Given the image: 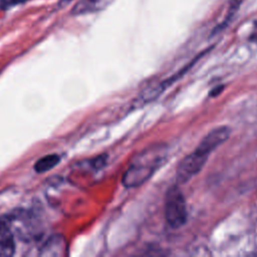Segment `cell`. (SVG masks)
<instances>
[{
    "label": "cell",
    "mask_w": 257,
    "mask_h": 257,
    "mask_svg": "<svg viewBox=\"0 0 257 257\" xmlns=\"http://www.w3.org/2000/svg\"><path fill=\"white\" fill-rule=\"evenodd\" d=\"M14 251V232L7 218H0V256H11Z\"/></svg>",
    "instance_id": "5b68a950"
},
{
    "label": "cell",
    "mask_w": 257,
    "mask_h": 257,
    "mask_svg": "<svg viewBox=\"0 0 257 257\" xmlns=\"http://www.w3.org/2000/svg\"><path fill=\"white\" fill-rule=\"evenodd\" d=\"M24 1H26V0H0V6H1V8L6 9V8L12 7L14 5H17L19 3H22Z\"/></svg>",
    "instance_id": "30bf717a"
},
{
    "label": "cell",
    "mask_w": 257,
    "mask_h": 257,
    "mask_svg": "<svg viewBox=\"0 0 257 257\" xmlns=\"http://www.w3.org/2000/svg\"><path fill=\"white\" fill-rule=\"evenodd\" d=\"M65 250V241L60 236H52L47 239L41 249L40 255L44 256H59L63 255Z\"/></svg>",
    "instance_id": "52a82bcc"
},
{
    "label": "cell",
    "mask_w": 257,
    "mask_h": 257,
    "mask_svg": "<svg viewBox=\"0 0 257 257\" xmlns=\"http://www.w3.org/2000/svg\"><path fill=\"white\" fill-rule=\"evenodd\" d=\"M71 0H60V3L61 4H65V3H68V2H70Z\"/></svg>",
    "instance_id": "8fae6325"
},
{
    "label": "cell",
    "mask_w": 257,
    "mask_h": 257,
    "mask_svg": "<svg viewBox=\"0 0 257 257\" xmlns=\"http://www.w3.org/2000/svg\"><path fill=\"white\" fill-rule=\"evenodd\" d=\"M111 0H79L71 10L72 14H86L105 8Z\"/></svg>",
    "instance_id": "8992f818"
},
{
    "label": "cell",
    "mask_w": 257,
    "mask_h": 257,
    "mask_svg": "<svg viewBox=\"0 0 257 257\" xmlns=\"http://www.w3.org/2000/svg\"><path fill=\"white\" fill-rule=\"evenodd\" d=\"M59 162L60 158L58 155H46L36 162V164L34 165V170L38 173H44L54 168Z\"/></svg>",
    "instance_id": "ba28073f"
},
{
    "label": "cell",
    "mask_w": 257,
    "mask_h": 257,
    "mask_svg": "<svg viewBox=\"0 0 257 257\" xmlns=\"http://www.w3.org/2000/svg\"><path fill=\"white\" fill-rule=\"evenodd\" d=\"M230 131L228 127L222 126L215 128L211 131L200 143L198 148L196 149L197 151L209 156V154L216 149L220 144H222L224 141H226L229 137Z\"/></svg>",
    "instance_id": "277c9868"
},
{
    "label": "cell",
    "mask_w": 257,
    "mask_h": 257,
    "mask_svg": "<svg viewBox=\"0 0 257 257\" xmlns=\"http://www.w3.org/2000/svg\"><path fill=\"white\" fill-rule=\"evenodd\" d=\"M243 2L244 0H229V10H228L227 19L231 18L235 14V12L239 9V7Z\"/></svg>",
    "instance_id": "9c48e42d"
},
{
    "label": "cell",
    "mask_w": 257,
    "mask_h": 257,
    "mask_svg": "<svg viewBox=\"0 0 257 257\" xmlns=\"http://www.w3.org/2000/svg\"><path fill=\"white\" fill-rule=\"evenodd\" d=\"M165 216L168 224L173 228H179L187 221L185 199L180 189L176 186L171 187L166 194Z\"/></svg>",
    "instance_id": "7a4b0ae2"
},
{
    "label": "cell",
    "mask_w": 257,
    "mask_h": 257,
    "mask_svg": "<svg viewBox=\"0 0 257 257\" xmlns=\"http://www.w3.org/2000/svg\"><path fill=\"white\" fill-rule=\"evenodd\" d=\"M167 156L165 146L156 145L139 153L130 163L122 176L126 188H136L147 182L162 166Z\"/></svg>",
    "instance_id": "6da1fadb"
},
{
    "label": "cell",
    "mask_w": 257,
    "mask_h": 257,
    "mask_svg": "<svg viewBox=\"0 0 257 257\" xmlns=\"http://www.w3.org/2000/svg\"><path fill=\"white\" fill-rule=\"evenodd\" d=\"M208 156L195 150L192 154L188 155L178 166L177 178L180 183L187 182L194 175H196L206 163Z\"/></svg>",
    "instance_id": "3957f363"
}]
</instances>
